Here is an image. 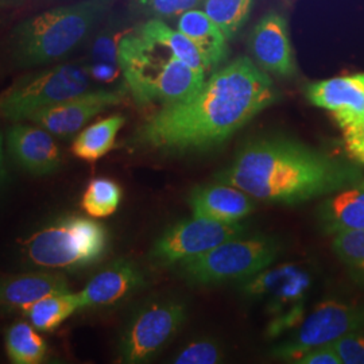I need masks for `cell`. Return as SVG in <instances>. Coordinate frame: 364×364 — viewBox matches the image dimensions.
<instances>
[{
	"mask_svg": "<svg viewBox=\"0 0 364 364\" xmlns=\"http://www.w3.org/2000/svg\"><path fill=\"white\" fill-rule=\"evenodd\" d=\"M297 364H340L338 352L333 346L329 343L326 346H320L305 352L299 359L296 360Z\"/></svg>",
	"mask_w": 364,
	"mask_h": 364,
	"instance_id": "33",
	"label": "cell"
},
{
	"mask_svg": "<svg viewBox=\"0 0 364 364\" xmlns=\"http://www.w3.org/2000/svg\"><path fill=\"white\" fill-rule=\"evenodd\" d=\"M135 30L141 36H144V38L150 39L156 42V45L165 48L186 65L208 75V66L205 64L201 53L196 48L195 43L185 34H182L178 28H173L162 19L150 18Z\"/></svg>",
	"mask_w": 364,
	"mask_h": 364,
	"instance_id": "21",
	"label": "cell"
},
{
	"mask_svg": "<svg viewBox=\"0 0 364 364\" xmlns=\"http://www.w3.org/2000/svg\"><path fill=\"white\" fill-rule=\"evenodd\" d=\"M277 99L272 78L248 57L219 68L191 97L162 105L135 144L165 153L205 151L230 139Z\"/></svg>",
	"mask_w": 364,
	"mask_h": 364,
	"instance_id": "1",
	"label": "cell"
},
{
	"mask_svg": "<svg viewBox=\"0 0 364 364\" xmlns=\"http://www.w3.org/2000/svg\"><path fill=\"white\" fill-rule=\"evenodd\" d=\"M4 177V153H3V135L0 132V182Z\"/></svg>",
	"mask_w": 364,
	"mask_h": 364,
	"instance_id": "34",
	"label": "cell"
},
{
	"mask_svg": "<svg viewBox=\"0 0 364 364\" xmlns=\"http://www.w3.org/2000/svg\"><path fill=\"white\" fill-rule=\"evenodd\" d=\"M37 331L25 321H18L6 331V352L14 364H39L45 360L48 344Z\"/></svg>",
	"mask_w": 364,
	"mask_h": 364,
	"instance_id": "24",
	"label": "cell"
},
{
	"mask_svg": "<svg viewBox=\"0 0 364 364\" xmlns=\"http://www.w3.org/2000/svg\"><path fill=\"white\" fill-rule=\"evenodd\" d=\"M22 0H0V7H10V6H15L19 4Z\"/></svg>",
	"mask_w": 364,
	"mask_h": 364,
	"instance_id": "35",
	"label": "cell"
},
{
	"mask_svg": "<svg viewBox=\"0 0 364 364\" xmlns=\"http://www.w3.org/2000/svg\"><path fill=\"white\" fill-rule=\"evenodd\" d=\"M306 97L313 105L332 114L338 127L364 120V72L328 78L308 85Z\"/></svg>",
	"mask_w": 364,
	"mask_h": 364,
	"instance_id": "14",
	"label": "cell"
},
{
	"mask_svg": "<svg viewBox=\"0 0 364 364\" xmlns=\"http://www.w3.org/2000/svg\"><path fill=\"white\" fill-rule=\"evenodd\" d=\"M112 4V0H80L21 21L4 41L11 65L27 69L64 60L90 41Z\"/></svg>",
	"mask_w": 364,
	"mask_h": 364,
	"instance_id": "3",
	"label": "cell"
},
{
	"mask_svg": "<svg viewBox=\"0 0 364 364\" xmlns=\"http://www.w3.org/2000/svg\"><path fill=\"white\" fill-rule=\"evenodd\" d=\"M122 198L123 191L117 182L97 177L88 183L81 198V207L93 219H105L117 212Z\"/></svg>",
	"mask_w": 364,
	"mask_h": 364,
	"instance_id": "26",
	"label": "cell"
},
{
	"mask_svg": "<svg viewBox=\"0 0 364 364\" xmlns=\"http://www.w3.org/2000/svg\"><path fill=\"white\" fill-rule=\"evenodd\" d=\"M108 250V232L99 221L68 216L31 235L26 254L45 269L76 270L102 259Z\"/></svg>",
	"mask_w": 364,
	"mask_h": 364,
	"instance_id": "5",
	"label": "cell"
},
{
	"mask_svg": "<svg viewBox=\"0 0 364 364\" xmlns=\"http://www.w3.org/2000/svg\"><path fill=\"white\" fill-rule=\"evenodd\" d=\"M177 28L191 39L200 50L209 72L225 61L228 55V39L207 14L193 9L177 16Z\"/></svg>",
	"mask_w": 364,
	"mask_h": 364,
	"instance_id": "20",
	"label": "cell"
},
{
	"mask_svg": "<svg viewBox=\"0 0 364 364\" xmlns=\"http://www.w3.org/2000/svg\"><path fill=\"white\" fill-rule=\"evenodd\" d=\"M317 220L326 235L364 230V177L336 193L326 196L318 205Z\"/></svg>",
	"mask_w": 364,
	"mask_h": 364,
	"instance_id": "18",
	"label": "cell"
},
{
	"mask_svg": "<svg viewBox=\"0 0 364 364\" xmlns=\"http://www.w3.org/2000/svg\"><path fill=\"white\" fill-rule=\"evenodd\" d=\"M68 290V281L61 274L31 273L10 277L1 281L0 309L23 311L39 299Z\"/></svg>",
	"mask_w": 364,
	"mask_h": 364,
	"instance_id": "19",
	"label": "cell"
},
{
	"mask_svg": "<svg viewBox=\"0 0 364 364\" xmlns=\"http://www.w3.org/2000/svg\"><path fill=\"white\" fill-rule=\"evenodd\" d=\"M144 285V273L134 262L117 260L103 272L96 274L87 287L78 291L80 311L112 306Z\"/></svg>",
	"mask_w": 364,
	"mask_h": 364,
	"instance_id": "16",
	"label": "cell"
},
{
	"mask_svg": "<svg viewBox=\"0 0 364 364\" xmlns=\"http://www.w3.org/2000/svg\"><path fill=\"white\" fill-rule=\"evenodd\" d=\"M248 43L255 64L266 73L285 78L296 76L297 64L287 22L281 14H266L252 28Z\"/></svg>",
	"mask_w": 364,
	"mask_h": 364,
	"instance_id": "13",
	"label": "cell"
},
{
	"mask_svg": "<svg viewBox=\"0 0 364 364\" xmlns=\"http://www.w3.org/2000/svg\"><path fill=\"white\" fill-rule=\"evenodd\" d=\"M124 123L126 117L117 114L84 127L72 144V153L87 162L99 161L114 149L117 132Z\"/></svg>",
	"mask_w": 364,
	"mask_h": 364,
	"instance_id": "22",
	"label": "cell"
},
{
	"mask_svg": "<svg viewBox=\"0 0 364 364\" xmlns=\"http://www.w3.org/2000/svg\"><path fill=\"white\" fill-rule=\"evenodd\" d=\"M364 177L363 170L285 136H262L245 144L216 180L255 200L296 205L336 193Z\"/></svg>",
	"mask_w": 364,
	"mask_h": 364,
	"instance_id": "2",
	"label": "cell"
},
{
	"mask_svg": "<svg viewBox=\"0 0 364 364\" xmlns=\"http://www.w3.org/2000/svg\"><path fill=\"white\" fill-rule=\"evenodd\" d=\"M92 78L81 63H66L19 78L0 95V117L28 120L41 109L91 91Z\"/></svg>",
	"mask_w": 364,
	"mask_h": 364,
	"instance_id": "7",
	"label": "cell"
},
{
	"mask_svg": "<svg viewBox=\"0 0 364 364\" xmlns=\"http://www.w3.org/2000/svg\"><path fill=\"white\" fill-rule=\"evenodd\" d=\"M7 150L15 164L33 176L52 174L61 166V151L53 134L16 122L7 131Z\"/></svg>",
	"mask_w": 364,
	"mask_h": 364,
	"instance_id": "15",
	"label": "cell"
},
{
	"mask_svg": "<svg viewBox=\"0 0 364 364\" xmlns=\"http://www.w3.org/2000/svg\"><path fill=\"white\" fill-rule=\"evenodd\" d=\"M0 287H1V279H0Z\"/></svg>",
	"mask_w": 364,
	"mask_h": 364,
	"instance_id": "36",
	"label": "cell"
},
{
	"mask_svg": "<svg viewBox=\"0 0 364 364\" xmlns=\"http://www.w3.org/2000/svg\"><path fill=\"white\" fill-rule=\"evenodd\" d=\"M341 363L364 364V333L353 331L331 343Z\"/></svg>",
	"mask_w": 364,
	"mask_h": 364,
	"instance_id": "31",
	"label": "cell"
},
{
	"mask_svg": "<svg viewBox=\"0 0 364 364\" xmlns=\"http://www.w3.org/2000/svg\"><path fill=\"white\" fill-rule=\"evenodd\" d=\"M130 30L117 26V23H108L97 28L88 41V50L84 61L85 68L90 66H114L120 68L119 46L120 41Z\"/></svg>",
	"mask_w": 364,
	"mask_h": 364,
	"instance_id": "25",
	"label": "cell"
},
{
	"mask_svg": "<svg viewBox=\"0 0 364 364\" xmlns=\"http://www.w3.org/2000/svg\"><path fill=\"white\" fill-rule=\"evenodd\" d=\"M123 99V90H91L58 105L41 109L28 117V120L53 135L70 136L82 130L88 122L109 107L120 105Z\"/></svg>",
	"mask_w": 364,
	"mask_h": 364,
	"instance_id": "12",
	"label": "cell"
},
{
	"mask_svg": "<svg viewBox=\"0 0 364 364\" xmlns=\"http://www.w3.org/2000/svg\"><path fill=\"white\" fill-rule=\"evenodd\" d=\"M236 236L208 252L178 264L182 277L196 287L246 281L270 267L279 254L278 242L264 235Z\"/></svg>",
	"mask_w": 364,
	"mask_h": 364,
	"instance_id": "6",
	"label": "cell"
},
{
	"mask_svg": "<svg viewBox=\"0 0 364 364\" xmlns=\"http://www.w3.org/2000/svg\"><path fill=\"white\" fill-rule=\"evenodd\" d=\"M252 4L254 0H204L201 6L230 41L246 23Z\"/></svg>",
	"mask_w": 364,
	"mask_h": 364,
	"instance_id": "27",
	"label": "cell"
},
{
	"mask_svg": "<svg viewBox=\"0 0 364 364\" xmlns=\"http://www.w3.org/2000/svg\"><path fill=\"white\" fill-rule=\"evenodd\" d=\"M119 63L126 85L139 105L182 102L195 95L207 80L204 72L186 65L135 28L120 41Z\"/></svg>",
	"mask_w": 364,
	"mask_h": 364,
	"instance_id": "4",
	"label": "cell"
},
{
	"mask_svg": "<svg viewBox=\"0 0 364 364\" xmlns=\"http://www.w3.org/2000/svg\"><path fill=\"white\" fill-rule=\"evenodd\" d=\"M186 305L176 299L153 301L134 314L119 343L122 363L150 362L186 321Z\"/></svg>",
	"mask_w": 364,
	"mask_h": 364,
	"instance_id": "9",
	"label": "cell"
},
{
	"mask_svg": "<svg viewBox=\"0 0 364 364\" xmlns=\"http://www.w3.org/2000/svg\"><path fill=\"white\" fill-rule=\"evenodd\" d=\"M343 141L350 161L364 166V120L343 129Z\"/></svg>",
	"mask_w": 364,
	"mask_h": 364,
	"instance_id": "32",
	"label": "cell"
},
{
	"mask_svg": "<svg viewBox=\"0 0 364 364\" xmlns=\"http://www.w3.org/2000/svg\"><path fill=\"white\" fill-rule=\"evenodd\" d=\"M192 215L225 224L240 223L254 212L251 196L230 183L198 185L188 197Z\"/></svg>",
	"mask_w": 364,
	"mask_h": 364,
	"instance_id": "17",
	"label": "cell"
},
{
	"mask_svg": "<svg viewBox=\"0 0 364 364\" xmlns=\"http://www.w3.org/2000/svg\"><path fill=\"white\" fill-rule=\"evenodd\" d=\"M332 248L353 281L364 287V230L335 235Z\"/></svg>",
	"mask_w": 364,
	"mask_h": 364,
	"instance_id": "28",
	"label": "cell"
},
{
	"mask_svg": "<svg viewBox=\"0 0 364 364\" xmlns=\"http://www.w3.org/2000/svg\"><path fill=\"white\" fill-rule=\"evenodd\" d=\"M363 326L364 308L326 299L304 318L291 338L274 347L272 355L275 359L296 363L305 352L333 343Z\"/></svg>",
	"mask_w": 364,
	"mask_h": 364,
	"instance_id": "10",
	"label": "cell"
},
{
	"mask_svg": "<svg viewBox=\"0 0 364 364\" xmlns=\"http://www.w3.org/2000/svg\"><path fill=\"white\" fill-rule=\"evenodd\" d=\"M204 0H131L130 13L144 18L171 19L198 9Z\"/></svg>",
	"mask_w": 364,
	"mask_h": 364,
	"instance_id": "29",
	"label": "cell"
},
{
	"mask_svg": "<svg viewBox=\"0 0 364 364\" xmlns=\"http://www.w3.org/2000/svg\"><path fill=\"white\" fill-rule=\"evenodd\" d=\"M77 311H80L77 293L68 290L39 299L22 312L28 323L41 332H52Z\"/></svg>",
	"mask_w": 364,
	"mask_h": 364,
	"instance_id": "23",
	"label": "cell"
},
{
	"mask_svg": "<svg viewBox=\"0 0 364 364\" xmlns=\"http://www.w3.org/2000/svg\"><path fill=\"white\" fill-rule=\"evenodd\" d=\"M312 285L311 275L296 264L264 269L243 281L240 290L252 299H267L270 321L266 335L278 338L299 328L305 318V302Z\"/></svg>",
	"mask_w": 364,
	"mask_h": 364,
	"instance_id": "8",
	"label": "cell"
},
{
	"mask_svg": "<svg viewBox=\"0 0 364 364\" xmlns=\"http://www.w3.org/2000/svg\"><path fill=\"white\" fill-rule=\"evenodd\" d=\"M223 360L220 347L209 340L188 344L173 360L176 364H216Z\"/></svg>",
	"mask_w": 364,
	"mask_h": 364,
	"instance_id": "30",
	"label": "cell"
},
{
	"mask_svg": "<svg viewBox=\"0 0 364 364\" xmlns=\"http://www.w3.org/2000/svg\"><path fill=\"white\" fill-rule=\"evenodd\" d=\"M240 223L225 224L192 215L177 221L161 235L151 248V258L161 266H178L197 258L221 243L245 234Z\"/></svg>",
	"mask_w": 364,
	"mask_h": 364,
	"instance_id": "11",
	"label": "cell"
}]
</instances>
